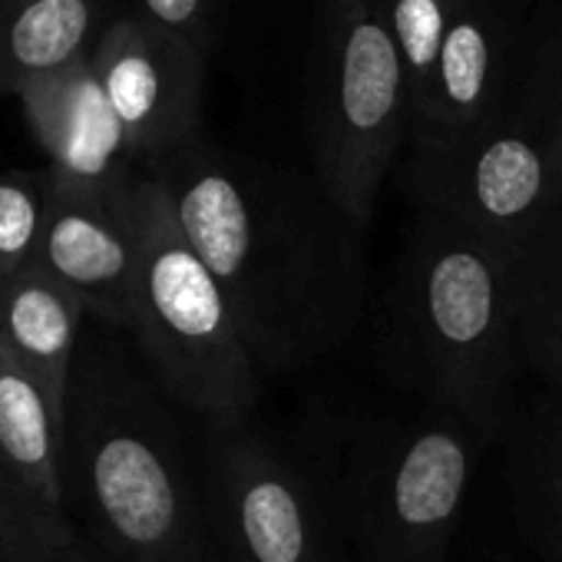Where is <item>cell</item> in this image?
I'll return each instance as SVG.
<instances>
[{
    "label": "cell",
    "mask_w": 562,
    "mask_h": 562,
    "mask_svg": "<svg viewBox=\"0 0 562 562\" xmlns=\"http://www.w3.org/2000/svg\"><path fill=\"white\" fill-rule=\"evenodd\" d=\"M18 100L60 186L90 195H116L136 172L123 126L97 80L93 54L27 83Z\"/></svg>",
    "instance_id": "11"
},
{
    "label": "cell",
    "mask_w": 562,
    "mask_h": 562,
    "mask_svg": "<svg viewBox=\"0 0 562 562\" xmlns=\"http://www.w3.org/2000/svg\"><path fill=\"white\" fill-rule=\"evenodd\" d=\"M529 27H532V50L522 83V103L529 106V113L542 130L559 205H562V4L559 0H542L529 18Z\"/></svg>",
    "instance_id": "19"
},
{
    "label": "cell",
    "mask_w": 562,
    "mask_h": 562,
    "mask_svg": "<svg viewBox=\"0 0 562 562\" xmlns=\"http://www.w3.org/2000/svg\"><path fill=\"white\" fill-rule=\"evenodd\" d=\"M67 424L54 414L44 387L0 338V483L37 509L64 519Z\"/></svg>",
    "instance_id": "13"
},
{
    "label": "cell",
    "mask_w": 562,
    "mask_h": 562,
    "mask_svg": "<svg viewBox=\"0 0 562 562\" xmlns=\"http://www.w3.org/2000/svg\"><path fill=\"white\" fill-rule=\"evenodd\" d=\"M126 186V182H123ZM116 195H90L50 176V215L44 232V271L80 299L87 315L130 328L136 305V241Z\"/></svg>",
    "instance_id": "12"
},
{
    "label": "cell",
    "mask_w": 562,
    "mask_h": 562,
    "mask_svg": "<svg viewBox=\"0 0 562 562\" xmlns=\"http://www.w3.org/2000/svg\"><path fill=\"white\" fill-rule=\"evenodd\" d=\"M387 27L397 41L407 87H411V123L420 116L434 70L440 60L443 37L450 31V21L460 8V0H381Z\"/></svg>",
    "instance_id": "20"
},
{
    "label": "cell",
    "mask_w": 562,
    "mask_h": 562,
    "mask_svg": "<svg viewBox=\"0 0 562 562\" xmlns=\"http://www.w3.org/2000/svg\"><path fill=\"white\" fill-rule=\"evenodd\" d=\"M199 473L222 562H355L331 447L312 453L248 417L205 424Z\"/></svg>",
    "instance_id": "7"
},
{
    "label": "cell",
    "mask_w": 562,
    "mask_h": 562,
    "mask_svg": "<svg viewBox=\"0 0 562 562\" xmlns=\"http://www.w3.org/2000/svg\"><path fill=\"white\" fill-rule=\"evenodd\" d=\"M536 552H539V562H562V536H555V539L542 542Z\"/></svg>",
    "instance_id": "23"
},
{
    "label": "cell",
    "mask_w": 562,
    "mask_h": 562,
    "mask_svg": "<svg viewBox=\"0 0 562 562\" xmlns=\"http://www.w3.org/2000/svg\"><path fill=\"white\" fill-rule=\"evenodd\" d=\"M509 281L522 364L562 391V215L509 251Z\"/></svg>",
    "instance_id": "17"
},
{
    "label": "cell",
    "mask_w": 562,
    "mask_h": 562,
    "mask_svg": "<svg viewBox=\"0 0 562 562\" xmlns=\"http://www.w3.org/2000/svg\"><path fill=\"white\" fill-rule=\"evenodd\" d=\"M235 0H123V8L169 31L172 37L195 47L202 57H215Z\"/></svg>",
    "instance_id": "22"
},
{
    "label": "cell",
    "mask_w": 562,
    "mask_h": 562,
    "mask_svg": "<svg viewBox=\"0 0 562 562\" xmlns=\"http://www.w3.org/2000/svg\"><path fill=\"white\" fill-rule=\"evenodd\" d=\"M83 315L80 299L44 268L0 281V338L44 387L64 424Z\"/></svg>",
    "instance_id": "15"
},
{
    "label": "cell",
    "mask_w": 562,
    "mask_h": 562,
    "mask_svg": "<svg viewBox=\"0 0 562 562\" xmlns=\"http://www.w3.org/2000/svg\"><path fill=\"white\" fill-rule=\"evenodd\" d=\"M50 169L0 172V281L44 268Z\"/></svg>",
    "instance_id": "18"
},
{
    "label": "cell",
    "mask_w": 562,
    "mask_h": 562,
    "mask_svg": "<svg viewBox=\"0 0 562 562\" xmlns=\"http://www.w3.org/2000/svg\"><path fill=\"white\" fill-rule=\"evenodd\" d=\"M67 549H74V536L60 516L0 483V562H54Z\"/></svg>",
    "instance_id": "21"
},
{
    "label": "cell",
    "mask_w": 562,
    "mask_h": 562,
    "mask_svg": "<svg viewBox=\"0 0 562 562\" xmlns=\"http://www.w3.org/2000/svg\"><path fill=\"white\" fill-rule=\"evenodd\" d=\"M529 18L509 0H460L407 146L470 133L522 97L532 50Z\"/></svg>",
    "instance_id": "10"
},
{
    "label": "cell",
    "mask_w": 562,
    "mask_h": 562,
    "mask_svg": "<svg viewBox=\"0 0 562 562\" xmlns=\"http://www.w3.org/2000/svg\"><path fill=\"white\" fill-rule=\"evenodd\" d=\"M123 0H0V97L90 57Z\"/></svg>",
    "instance_id": "14"
},
{
    "label": "cell",
    "mask_w": 562,
    "mask_h": 562,
    "mask_svg": "<svg viewBox=\"0 0 562 562\" xmlns=\"http://www.w3.org/2000/svg\"><path fill=\"white\" fill-rule=\"evenodd\" d=\"M143 172L166 189L265 381L351 338L368 299L364 232L318 179L228 153L205 130Z\"/></svg>",
    "instance_id": "1"
},
{
    "label": "cell",
    "mask_w": 562,
    "mask_h": 562,
    "mask_svg": "<svg viewBox=\"0 0 562 562\" xmlns=\"http://www.w3.org/2000/svg\"><path fill=\"white\" fill-rule=\"evenodd\" d=\"M506 486L532 549L562 536V391L519 404L506 430Z\"/></svg>",
    "instance_id": "16"
},
{
    "label": "cell",
    "mask_w": 562,
    "mask_h": 562,
    "mask_svg": "<svg viewBox=\"0 0 562 562\" xmlns=\"http://www.w3.org/2000/svg\"><path fill=\"white\" fill-rule=\"evenodd\" d=\"M404 189L417 212L453 218L506 251L562 215L549 149L522 97L470 133L407 146Z\"/></svg>",
    "instance_id": "8"
},
{
    "label": "cell",
    "mask_w": 562,
    "mask_h": 562,
    "mask_svg": "<svg viewBox=\"0 0 562 562\" xmlns=\"http://www.w3.org/2000/svg\"><path fill=\"white\" fill-rule=\"evenodd\" d=\"M509 4H513V8H519V11H526V14H532V11L542 4V0H509Z\"/></svg>",
    "instance_id": "24"
},
{
    "label": "cell",
    "mask_w": 562,
    "mask_h": 562,
    "mask_svg": "<svg viewBox=\"0 0 562 562\" xmlns=\"http://www.w3.org/2000/svg\"><path fill=\"white\" fill-rule=\"evenodd\" d=\"M381 348L394 381L457 417L483 447L503 440L526 371L509 251L453 218L417 212L391 278Z\"/></svg>",
    "instance_id": "2"
},
{
    "label": "cell",
    "mask_w": 562,
    "mask_h": 562,
    "mask_svg": "<svg viewBox=\"0 0 562 562\" xmlns=\"http://www.w3.org/2000/svg\"><path fill=\"white\" fill-rule=\"evenodd\" d=\"M305 97L315 179L368 232L411 139L407 70L381 0H315Z\"/></svg>",
    "instance_id": "5"
},
{
    "label": "cell",
    "mask_w": 562,
    "mask_h": 562,
    "mask_svg": "<svg viewBox=\"0 0 562 562\" xmlns=\"http://www.w3.org/2000/svg\"><path fill=\"white\" fill-rule=\"evenodd\" d=\"M70 447L106 562H222L202 473L143 378L113 364L80 374L67 401Z\"/></svg>",
    "instance_id": "3"
},
{
    "label": "cell",
    "mask_w": 562,
    "mask_h": 562,
    "mask_svg": "<svg viewBox=\"0 0 562 562\" xmlns=\"http://www.w3.org/2000/svg\"><path fill=\"white\" fill-rule=\"evenodd\" d=\"M120 199L136 241L130 331L159 387L205 424L248 417L265 378L238 335L218 281L182 235L166 189L136 169Z\"/></svg>",
    "instance_id": "4"
},
{
    "label": "cell",
    "mask_w": 562,
    "mask_h": 562,
    "mask_svg": "<svg viewBox=\"0 0 562 562\" xmlns=\"http://www.w3.org/2000/svg\"><path fill=\"white\" fill-rule=\"evenodd\" d=\"M364 417L331 447L355 562H447L483 443L457 417Z\"/></svg>",
    "instance_id": "6"
},
{
    "label": "cell",
    "mask_w": 562,
    "mask_h": 562,
    "mask_svg": "<svg viewBox=\"0 0 562 562\" xmlns=\"http://www.w3.org/2000/svg\"><path fill=\"white\" fill-rule=\"evenodd\" d=\"M209 64L195 47L120 4L93 50V70L136 169L156 166L202 133Z\"/></svg>",
    "instance_id": "9"
}]
</instances>
